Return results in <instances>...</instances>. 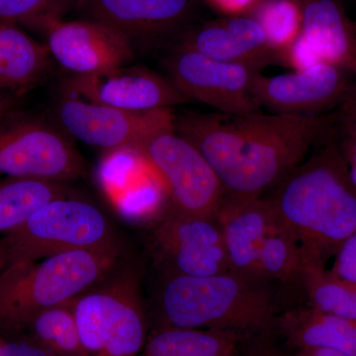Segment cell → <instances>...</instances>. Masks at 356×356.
<instances>
[{"label":"cell","mask_w":356,"mask_h":356,"mask_svg":"<svg viewBox=\"0 0 356 356\" xmlns=\"http://www.w3.org/2000/svg\"><path fill=\"white\" fill-rule=\"evenodd\" d=\"M300 280L303 281L312 308L356 320V283L327 270L325 261L306 257H302Z\"/></svg>","instance_id":"7402d4cb"},{"label":"cell","mask_w":356,"mask_h":356,"mask_svg":"<svg viewBox=\"0 0 356 356\" xmlns=\"http://www.w3.org/2000/svg\"><path fill=\"white\" fill-rule=\"evenodd\" d=\"M299 356H348L339 351L325 348H304Z\"/></svg>","instance_id":"e575fe53"},{"label":"cell","mask_w":356,"mask_h":356,"mask_svg":"<svg viewBox=\"0 0 356 356\" xmlns=\"http://www.w3.org/2000/svg\"><path fill=\"white\" fill-rule=\"evenodd\" d=\"M152 248L166 276H211L231 273L216 217L168 212L156 225Z\"/></svg>","instance_id":"8fae6325"},{"label":"cell","mask_w":356,"mask_h":356,"mask_svg":"<svg viewBox=\"0 0 356 356\" xmlns=\"http://www.w3.org/2000/svg\"><path fill=\"white\" fill-rule=\"evenodd\" d=\"M301 266L302 255L298 243L277 217L264 238L259 252V280L261 283L269 280L283 282L294 280L300 278Z\"/></svg>","instance_id":"cb8c5ba5"},{"label":"cell","mask_w":356,"mask_h":356,"mask_svg":"<svg viewBox=\"0 0 356 356\" xmlns=\"http://www.w3.org/2000/svg\"><path fill=\"white\" fill-rule=\"evenodd\" d=\"M178 48L196 51L214 60L257 65L262 70L266 69L264 65L243 50L222 20L208 23L189 33Z\"/></svg>","instance_id":"484cf974"},{"label":"cell","mask_w":356,"mask_h":356,"mask_svg":"<svg viewBox=\"0 0 356 356\" xmlns=\"http://www.w3.org/2000/svg\"><path fill=\"white\" fill-rule=\"evenodd\" d=\"M133 270L114 271L72 303L84 348L96 356H135L146 339L144 310Z\"/></svg>","instance_id":"8992f818"},{"label":"cell","mask_w":356,"mask_h":356,"mask_svg":"<svg viewBox=\"0 0 356 356\" xmlns=\"http://www.w3.org/2000/svg\"><path fill=\"white\" fill-rule=\"evenodd\" d=\"M336 123L337 113L175 116L177 132L203 154L229 199L259 198L277 186L314 145L331 135Z\"/></svg>","instance_id":"6da1fadb"},{"label":"cell","mask_w":356,"mask_h":356,"mask_svg":"<svg viewBox=\"0 0 356 356\" xmlns=\"http://www.w3.org/2000/svg\"><path fill=\"white\" fill-rule=\"evenodd\" d=\"M120 247L79 250L0 271V331L23 332L44 310L69 303L118 269Z\"/></svg>","instance_id":"3957f363"},{"label":"cell","mask_w":356,"mask_h":356,"mask_svg":"<svg viewBox=\"0 0 356 356\" xmlns=\"http://www.w3.org/2000/svg\"><path fill=\"white\" fill-rule=\"evenodd\" d=\"M295 346L331 348L356 356V320L324 313L315 308L291 312L281 321Z\"/></svg>","instance_id":"ac0fdd59"},{"label":"cell","mask_w":356,"mask_h":356,"mask_svg":"<svg viewBox=\"0 0 356 356\" xmlns=\"http://www.w3.org/2000/svg\"><path fill=\"white\" fill-rule=\"evenodd\" d=\"M74 300L38 314L26 325L30 341L55 356H88L74 318Z\"/></svg>","instance_id":"603a6c76"},{"label":"cell","mask_w":356,"mask_h":356,"mask_svg":"<svg viewBox=\"0 0 356 356\" xmlns=\"http://www.w3.org/2000/svg\"><path fill=\"white\" fill-rule=\"evenodd\" d=\"M275 188L269 198L278 219L296 238L302 257L325 261L356 231V189L337 144L336 127L321 151Z\"/></svg>","instance_id":"7a4b0ae2"},{"label":"cell","mask_w":356,"mask_h":356,"mask_svg":"<svg viewBox=\"0 0 356 356\" xmlns=\"http://www.w3.org/2000/svg\"><path fill=\"white\" fill-rule=\"evenodd\" d=\"M3 90V89L0 88V91Z\"/></svg>","instance_id":"f35d334b"},{"label":"cell","mask_w":356,"mask_h":356,"mask_svg":"<svg viewBox=\"0 0 356 356\" xmlns=\"http://www.w3.org/2000/svg\"><path fill=\"white\" fill-rule=\"evenodd\" d=\"M165 64L168 79L191 100L220 113L262 112L254 97V86L264 70L257 65L214 60L181 48L166 58Z\"/></svg>","instance_id":"9c48e42d"},{"label":"cell","mask_w":356,"mask_h":356,"mask_svg":"<svg viewBox=\"0 0 356 356\" xmlns=\"http://www.w3.org/2000/svg\"><path fill=\"white\" fill-rule=\"evenodd\" d=\"M58 117L72 138L107 153L135 149L152 134L175 121L172 109L127 111L67 92L58 102Z\"/></svg>","instance_id":"30bf717a"},{"label":"cell","mask_w":356,"mask_h":356,"mask_svg":"<svg viewBox=\"0 0 356 356\" xmlns=\"http://www.w3.org/2000/svg\"><path fill=\"white\" fill-rule=\"evenodd\" d=\"M353 30H355V32L356 34V20H353Z\"/></svg>","instance_id":"8d00e7d4"},{"label":"cell","mask_w":356,"mask_h":356,"mask_svg":"<svg viewBox=\"0 0 356 356\" xmlns=\"http://www.w3.org/2000/svg\"><path fill=\"white\" fill-rule=\"evenodd\" d=\"M247 356H284L278 353L277 351L270 348H254V350L250 351Z\"/></svg>","instance_id":"d590c367"},{"label":"cell","mask_w":356,"mask_h":356,"mask_svg":"<svg viewBox=\"0 0 356 356\" xmlns=\"http://www.w3.org/2000/svg\"><path fill=\"white\" fill-rule=\"evenodd\" d=\"M248 15L261 25L275 57L302 34L303 11L300 0H259Z\"/></svg>","instance_id":"d4e9b609"},{"label":"cell","mask_w":356,"mask_h":356,"mask_svg":"<svg viewBox=\"0 0 356 356\" xmlns=\"http://www.w3.org/2000/svg\"><path fill=\"white\" fill-rule=\"evenodd\" d=\"M48 49L74 76H88L127 65L134 56L131 37L96 20L48 23Z\"/></svg>","instance_id":"5bb4252c"},{"label":"cell","mask_w":356,"mask_h":356,"mask_svg":"<svg viewBox=\"0 0 356 356\" xmlns=\"http://www.w3.org/2000/svg\"><path fill=\"white\" fill-rule=\"evenodd\" d=\"M216 218L222 229L229 271L248 282L261 285L259 252L277 219L270 198H224Z\"/></svg>","instance_id":"9a60e30c"},{"label":"cell","mask_w":356,"mask_h":356,"mask_svg":"<svg viewBox=\"0 0 356 356\" xmlns=\"http://www.w3.org/2000/svg\"><path fill=\"white\" fill-rule=\"evenodd\" d=\"M331 273L350 282L356 283V231L339 248Z\"/></svg>","instance_id":"f1b7e54d"},{"label":"cell","mask_w":356,"mask_h":356,"mask_svg":"<svg viewBox=\"0 0 356 356\" xmlns=\"http://www.w3.org/2000/svg\"><path fill=\"white\" fill-rule=\"evenodd\" d=\"M70 4V0H0V23H50Z\"/></svg>","instance_id":"4316f807"},{"label":"cell","mask_w":356,"mask_h":356,"mask_svg":"<svg viewBox=\"0 0 356 356\" xmlns=\"http://www.w3.org/2000/svg\"><path fill=\"white\" fill-rule=\"evenodd\" d=\"M72 193L63 182L34 178H0V234L23 224L37 210Z\"/></svg>","instance_id":"ffe728a7"},{"label":"cell","mask_w":356,"mask_h":356,"mask_svg":"<svg viewBox=\"0 0 356 356\" xmlns=\"http://www.w3.org/2000/svg\"><path fill=\"white\" fill-rule=\"evenodd\" d=\"M238 337L234 332L170 327L147 341L142 356H232Z\"/></svg>","instance_id":"44dd1931"},{"label":"cell","mask_w":356,"mask_h":356,"mask_svg":"<svg viewBox=\"0 0 356 356\" xmlns=\"http://www.w3.org/2000/svg\"><path fill=\"white\" fill-rule=\"evenodd\" d=\"M2 341H3V339H2L1 337H0V344L2 343Z\"/></svg>","instance_id":"74e56055"},{"label":"cell","mask_w":356,"mask_h":356,"mask_svg":"<svg viewBox=\"0 0 356 356\" xmlns=\"http://www.w3.org/2000/svg\"><path fill=\"white\" fill-rule=\"evenodd\" d=\"M15 104V97L8 90L0 91V118L8 113L9 110Z\"/></svg>","instance_id":"836d02e7"},{"label":"cell","mask_w":356,"mask_h":356,"mask_svg":"<svg viewBox=\"0 0 356 356\" xmlns=\"http://www.w3.org/2000/svg\"><path fill=\"white\" fill-rule=\"evenodd\" d=\"M218 13L228 17L248 15L259 0H206Z\"/></svg>","instance_id":"1f68e13d"},{"label":"cell","mask_w":356,"mask_h":356,"mask_svg":"<svg viewBox=\"0 0 356 356\" xmlns=\"http://www.w3.org/2000/svg\"><path fill=\"white\" fill-rule=\"evenodd\" d=\"M120 247L102 211L81 199L58 198L37 210L0 238V271L20 262L40 261L79 250Z\"/></svg>","instance_id":"5b68a950"},{"label":"cell","mask_w":356,"mask_h":356,"mask_svg":"<svg viewBox=\"0 0 356 356\" xmlns=\"http://www.w3.org/2000/svg\"><path fill=\"white\" fill-rule=\"evenodd\" d=\"M194 0H76L89 19L117 28L129 36H153L177 27Z\"/></svg>","instance_id":"2e32d148"},{"label":"cell","mask_w":356,"mask_h":356,"mask_svg":"<svg viewBox=\"0 0 356 356\" xmlns=\"http://www.w3.org/2000/svg\"><path fill=\"white\" fill-rule=\"evenodd\" d=\"M48 47L10 23H0V88L17 90L32 86L48 65Z\"/></svg>","instance_id":"d6986e66"},{"label":"cell","mask_w":356,"mask_h":356,"mask_svg":"<svg viewBox=\"0 0 356 356\" xmlns=\"http://www.w3.org/2000/svg\"><path fill=\"white\" fill-rule=\"evenodd\" d=\"M166 277L158 303L172 327L236 332L264 329L273 321L269 293L236 274Z\"/></svg>","instance_id":"277c9868"},{"label":"cell","mask_w":356,"mask_h":356,"mask_svg":"<svg viewBox=\"0 0 356 356\" xmlns=\"http://www.w3.org/2000/svg\"><path fill=\"white\" fill-rule=\"evenodd\" d=\"M86 172L76 146L50 124L9 112L0 118V178L65 182Z\"/></svg>","instance_id":"ba28073f"},{"label":"cell","mask_w":356,"mask_h":356,"mask_svg":"<svg viewBox=\"0 0 356 356\" xmlns=\"http://www.w3.org/2000/svg\"><path fill=\"white\" fill-rule=\"evenodd\" d=\"M321 62L323 60L318 57L317 54L311 48L302 34L298 39L295 40L289 47L281 51L275 57L276 64L290 67L293 72L308 69Z\"/></svg>","instance_id":"83f0119b"},{"label":"cell","mask_w":356,"mask_h":356,"mask_svg":"<svg viewBox=\"0 0 356 356\" xmlns=\"http://www.w3.org/2000/svg\"><path fill=\"white\" fill-rule=\"evenodd\" d=\"M0 356H55L31 341H2Z\"/></svg>","instance_id":"4dcf8cb0"},{"label":"cell","mask_w":356,"mask_h":356,"mask_svg":"<svg viewBox=\"0 0 356 356\" xmlns=\"http://www.w3.org/2000/svg\"><path fill=\"white\" fill-rule=\"evenodd\" d=\"M134 151L145 159L165 187L168 209L216 217L224 201L221 182L197 147L172 125L156 131Z\"/></svg>","instance_id":"52a82bcc"},{"label":"cell","mask_w":356,"mask_h":356,"mask_svg":"<svg viewBox=\"0 0 356 356\" xmlns=\"http://www.w3.org/2000/svg\"><path fill=\"white\" fill-rule=\"evenodd\" d=\"M355 79L348 72L321 62L306 70L278 76L259 74L254 95L261 108L289 116H316L339 108Z\"/></svg>","instance_id":"7c38bea8"},{"label":"cell","mask_w":356,"mask_h":356,"mask_svg":"<svg viewBox=\"0 0 356 356\" xmlns=\"http://www.w3.org/2000/svg\"><path fill=\"white\" fill-rule=\"evenodd\" d=\"M336 113L337 121L356 130V81Z\"/></svg>","instance_id":"d6a6232c"},{"label":"cell","mask_w":356,"mask_h":356,"mask_svg":"<svg viewBox=\"0 0 356 356\" xmlns=\"http://www.w3.org/2000/svg\"><path fill=\"white\" fill-rule=\"evenodd\" d=\"M302 35L323 62L356 81V34L353 20L337 0H300Z\"/></svg>","instance_id":"e0dca14e"},{"label":"cell","mask_w":356,"mask_h":356,"mask_svg":"<svg viewBox=\"0 0 356 356\" xmlns=\"http://www.w3.org/2000/svg\"><path fill=\"white\" fill-rule=\"evenodd\" d=\"M336 137L348 168V177L356 189V130L337 121V118Z\"/></svg>","instance_id":"f546056e"},{"label":"cell","mask_w":356,"mask_h":356,"mask_svg":"<svg viewBox=\"0 0 356 356\" xmlns=\"http://www.w3.org/2000/svg\"><path fill=\"white\" fill-rule=\"evenodd\" d=\"M65 92L88 102L134 112L172 109L191 102L170 79L145 67H123L72 76Z\"/></svg>","instance_id":"4fadbf2b"}]
</instances>
